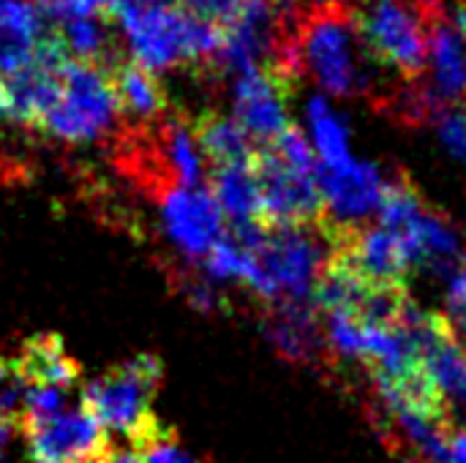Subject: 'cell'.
I'll list each match as a JSON object with an SVG mask.
<instances>
[{
    "label": "cell",
    "instance_id": "obj_1",
    "mask_svg": "<svg viewBox=\"0 0 466 463\" xmlns=\"http://www.w3.org/2000/svg\"><path fill=\"white\" fill-rule=\"evenodd\" d=\"M246 284L265 300H314L317 278L333 254L322 224L268 226L262 243L248 251Z\"/></svg>",
    "mask_w": 466,
    "mask_h": 463
},
{
    "label": "cell",
    "instance_id": "obj_2",
    "mask_svg": "<svg viewBox=\"0 0 466 463\" xmlns=\"http://www.w3.org/2000/svg\"><path fill=\"white\" fill-rule=\"evenodd\" d=\"M360 38L382 68L401 79H420L429 71V38L445 19L442 0H352Z\"/></svg>",
    "mask_w": 466,
    "mask_h": 463
},
{
    "label": "cell",
    "instance_id": "obj_3",
    "mask_svg": "<svg viewBox=\"0 0 466 463\" xmlns=\"http://www.w3.org/2000/svg\"><path fill=\"white\" fill-rule=\"evenodd\" d=\"M120 106L106 71L90 63L68 60L57 101L41 117L38 128L66 142H93L115 134L120 126Z\"/></svg>",
    "mask_w": 466,
    "mask_h": 463
},
{
    "label": "cell",
    "instance_id": "obj_4",
    "mask_svg": "<svg viewBox=\"0 0 466 463\" xmlns=\"http://www.w3.org/2000/svg\"><path fill=\"white\" fill-rule=\"evenodd\" d=\"M164 366L156 355H137L82 390V407L106 428L131 437L153 418V396L161 388Z\"/></svg>",
    "mask_w": 466,
    "mask_h": 463
},
{
    "label": "cell",
    "instance_id": "obj_5",
    "mask_svg": "<svg viewBox=\"0 0 466 463\" xmlns=\"http://www.w3.org/2000/svg\"><path fill=\"white\" fill-rule=\"evenodd\" d=\"M251 169L262 199V226L319 224L325 218L319 175L289 166L273 145L254 150Z\"/></svg>",
    "mask_w": 466,
    "mask_h": 463
},
{
    "label": "cell",
    "instance_id": "obj_6",
    "mask_svg": "<svg viewBox=\"0 0 466 463\" xmlns=\"http://www.w3.org/2000/svg\"><path fill=\"white\" fill-rule=\"evenodd\" d=\"M382 172L374 164H341L319 166V188L325 196V218L319 221L330 237L369 226L366 221L380 213L385 196Z\"/></svg>",
    "mask_w": 466,
    "mask_h": 463
},
{
    "label": "cell",
    "instance_id": "obj_7",
    "mask_svg": "<svg viewBox=\"0 0 466 463\" xmlns=\"http://www.w3.org/2000/svg\"><path fill=\"white\" fill-rule=\"evenodd\" d=\"M19 434L27 439L30 458L38 463H98L109 448L106 428L85 407L44 423H27Z\"/></svg>",
    "mask_w": 466,
    "mask_h": 463
},
{
    "label": "cell",
    "instance_id": "obj_8",
    "mask_svg": "<svg viewBox=\"0 0 466 463\" xmlns=\"http://www.w3.org/2000/svg\"><path fill=\"white\" fill-rule=\"evenodd\" d=\"M131 57L147 71H169L177 65H188V44H186V8L175 5H145L120 19Z\"/></svg>",
    "mask_w": 466,
    "mask_h": 463
},
{
    "label": "cell",
    "instance_id": "obj_9",
    "mask_svg": "<svg viewBox=\"0 0 466 463\" xmlns=\"http://www.w3.org/2000/svg\"><path fill=\"white\" fill-rule=\"evenodd\" d=\"M317 314L319 308L314 300L270 303V311L262 317V333L287 363L328 368L333 363V352Z\"/></svg>",
    "mask_w": 466,
    "mask_h": 463
},
{
    "label": "cell",
    "instance_id": "obj_10",
    "mask_svg": "<svg viewBox=\"0 0 466 463\" xmlns=\"http://www.w3.org/2000/svg\"><path fill=\"white\" fill-rule=\"evenodd\" d=\"M289 98L292 85L265 68H251L235 79V120L251 139L268 145L292 126Z\"/></svg>",
    "mask_w": 466,
    "mask_h": 463
},
{
    "label": "cell",
    "instance_id": "obj_11",
    "mask_svg": "<svg viewBox=\"0 0 466 463\" xmlns=\"http://www.w3.org/2000/svg\"><path fill=\"white\" fill-rule=\"evenodd\" d=\"M161 210H164L167 235L188 257H208L210 248L227 235L224 213L208 186L177 188L167 194L161 199Z\"/></svg>",
    "mask_w": 466,
    "mask_h": 463
},
{
    "label": "cell",
    "instance_id": "obj_12",
    "mask_svg": "<svg viewBox=\"0 0 466 463\" xmlns=\"http://www.w3.org/2000/svg\"><path fill=\"white\" fill-rule=\"evenodd\" d=\"M106 76L112 82L120 115L128 117V123H153L169 112L164 87L158 85L153 71L139 65L134 57L123 55L120 60H115L106 68Z\"/></svg>",
    "mask_w": 466,
    "mask_h": 463
},
{
    "label": "cell",
    "instance_id": "obj_13",
    "mask_svg": "<svg viewBox=\"0 0 466 463\" xmlns=\"http://www.w3.org/2000/svg\"><path fill=\"white\" fill-rule=\"evenodd\" d=\"M46 33L44 14L30 0H0V79L25 68L38 38Z\"/></svg>",
    "mask_w": 466,
    "mask_h": 463
},
{
    "label": "cell",
    "instance_id": "obj_14",
    "mask_svg": "<svg viewBox=\"0 0 466 463\" xmlns=\"http://www.w3.org/2000/svg\"><path fill=\"white\" fill-rule=\"evenodd\" d=\"M191 131L202 158L213 169L248 164L257 150L251 145V136L243 131V126L235 117L221 115L218 109H205L202 115H197Z\"/></svg>",
    "mask_w": 466,
    "mask_h": 463
},
{
    "label": "cell",
    "instance_id": "obj_15",
    "mask_svg": "<svg viewBox=\"0 0 466 463\" xmlns=\"http://www.w3.org/2000/svg\"><path fill=\"white\" fill-rule=\"evenodd\" d=\"M429 76L437 96L448 104L466 101V52L461 30H456L448 16L440 19L429 38Z\"/></svg>",
    "mask_w": 466,
    "mask_h": 463
},
{
    "label": "cell",
    "instance_id": "obj_16",
    "mask_svg": "<svg viewBox=\"0 0 466 463\" xmlns=\"http://www.w3.org/2000/svg\"><path fill=\"white\" fill-rule=\"evenodd\" d=\"M27 385H49L71 390L79 379V363L66 352L57 336H33L11 363Z\"/></svg>",
    "mask_w": 466,
    "mask_h": 463
},
{
    "label": "cell",
    "instance_id": "obj_17",
    "mask_svg": "<svg viewBox=\"0 0 466 463\" xmlns=\"http://www.w3.org/2000/svg\"><path fill=\"white\" fill-rule=\"evenodd\" d=\"M208 188L216 196L221 213L232 221V226L254 221L262 224V199L251 161L216 169L213 175H208Z\"/></svg>",
    "mask_w": 466,
    "mask_h": 463
},
{
    "label": "cell",
    "instance_id": "obj_18",
    "mask_svg": "<svg viewBox=\"0 0 466 463\" xmlns=\"http://www.w3.org/2000/svg\"><path fill=\"white\" fill-rule=\"evenodd\" d=\"M55 33L63 41V46H66L71 60L98 65L101 71H106L115 60L123 57V52L115 46V35H112V30H109L104 16L60 22V27Z\"/></svg>",
    "mask_w": 466,
    "mask_h": 463
},
{
    "label": "cell",
    "instance_id": "obj_19",
    "mask_svg": "<svg viewBox=\"0 0 466 463\" xmlns=\"http://www.w3.org/2000/svg\"><path fill=\"white\" fill-rule=\"evenodd\" d=\"M309 120H311V131H314V142H317V153L322 166H341L350 164V131L347 126L339 120V115L328 106L325 98H314L309 104Z\"/></svg>",
    "mask_w": 466,
    "mask_h": 463
},
{
    "label": "cell",
    "instance_id": "obj_20",
    "mask_svg": "<svg viewBox=\"0 0 466 463\" xmlns=\"http://www.w3.org/2000/svg\"><path fill=\"white\" fill-rule=\"evenodd\" d=\"M128 442L139 453L142 463H199L177 442V434L172 428L158 423L156 415L139 431H134Z\"/></svg>",
    "mask_w": 466,
    "mask_h": 463
},
{
    "label": "cell",
    "instance_id": "obj_21",
    "mask_svg": "<svg viewBox=\"0 0 466 463\" xmlns=\"http://www.w3.org/2000/svg\"><path fill=\"white\" fill-rule=\"evenodd\" d=\"M38 11L52 22H71L87 16H109L112 0H33Z\"/></svg>",
    "mask_w": 466,
    "mask_h": 463
},
{
    "label": "cell",
    "instance_id": "obj_22",
    "mask_svg": "<svg viewBox=\"0 0 466 463\" xmlns=\"http://www.w3.org/2000/svg\"><path fill=\"white\" fill-rule=\"evenodd\" d=\"M434 123L445 147L453 156L466 158V104H448Z\"/></svg>",
    "mask_w": 466,
    "mask_h": 463
},
{
    "label": "cell",
    "instance_id": "obj_23",
    "mask_svg": "<svg viewBox=\"0 0 466 463\" xmlns=\"http://www.w3.org/2000/svg\"><path fill=\"white\" fill-rule=\"evenodd\" d=\"M27 382L25 377L8 363V371L5 377L0 379V420H8V423H19L22 418V409H25V396H27Z\"/></svg>",
    "mask_w": 466,
    "mask_h": 463
},
{
    "label": "cell",
    "instance_id": "obj_24",
    "mask_svg": "<svg viewBox=\"0 0 466 463\" xmlns=\"http://www.w3.org/2000/svg\"><path fill=\"white\" fill-rule=\"evenodd\" d=\"M177 3L186 11L197 14L199 19H205V22L221 27V30L229 27L240 16V11L246 5V0H177Z\"/></svg>",
    "mask_w": 466,
    "mask_h": 463
},
{
    "label": "cell",
    "instance_id": "obj_25",
    "mask_svg": "<svg viewBox=\"0 0 466 463\" xmlns=\"http://www.w3.org/2000/svg\"><path fill=\"white\" fill-rule=\"evenodd\" d=\"M448 463H466V431L453 428L448 437Z\"/></svg>",
    "mask_w": 466,
    "mask_h": 463
},
{
    "label": "cell",
    "instance_id": "obj_26",
    "mask_svg": "<svg viewBox=\"0 0 466 463\" xmlns=\"http://www.w3.org/2000/svg\"><path fill=\"white\" fill-rule=\"evenodd\" d=\"M98 463H142V458H139V453L134 448H120V450L106 448Z\"/></svg>",
    "mask_w": 466,
    "mask_h": 463
},
{
    "label": "cell",
    "instance_id": "obj_27",
    "mask_svg": "<svg viewBox=\"0 0 466 463\" xmlns=\"http://www.w3.org/2000/svg\"><path fill=\"white\" fill-rule=\"evenodd\" d=\"M448 322H451V327H453L459 344L466 349V308L456 311V314H448Z\"/></svg>",
    "mask_w": 466,
    "mask_h": 463
},
{
    "label": "cell",
    "instance_id": "obj_28",
    "mask_svg": "<svg viewBox=\"0 0 466 463\" xmlns=\"http://www.w3.org/2000/svg\"><path fill=\"white\" fill-rule=\"evenodd\" d=\"M14 423H8V420H0V458H3V453H5V448H8V442H11V434H14Z\"/></svg>",
    "mask_w": 466,
    "mask_h": 463
},
{
    "label": "cell",
    "instance_id": "obj_29",
    "mask_svg": "<svg viewBox=\"0 0 466 463\" xmlns=\"http://www.w3.org/2000/svg\"><path fill=\"white\" fill-rule=\"evenodd\" d=\"M459 30H461V35H466V0L459 8Z\"/></svg>",
    "mask_w": 466,
    "mask_h": 463
},
{
    "label": "cell",
    "instance_id": "obj_30",
    "mask_svg": "<svg viewBox=\"0 0 466 463\" xmlns=\"http://www.w3.org/2000/svg\"><path fill=\"white\" fill-rule=\"evenodd\" d=\"M5 371H8V363H5V360H3V357H0V379H3V377H5Z\"/></svg>",
    "mask_w": 466,
    "mask_h": 463
},
{
    "label": "cell",
    "instance_id": "obj_31",
    "mask_svg": "<svg viewBox=\"0 0 466 463\" xmlns=\"http://www.w3.org/2000/svg\"><path fill=\"white\" fill-rule=\"evenodd\" d=\"M404 463H426V461H420V458H407Z\"/></svg>",
    "mask_w": 466,
    "mask_h": 463
}]
</instances>
